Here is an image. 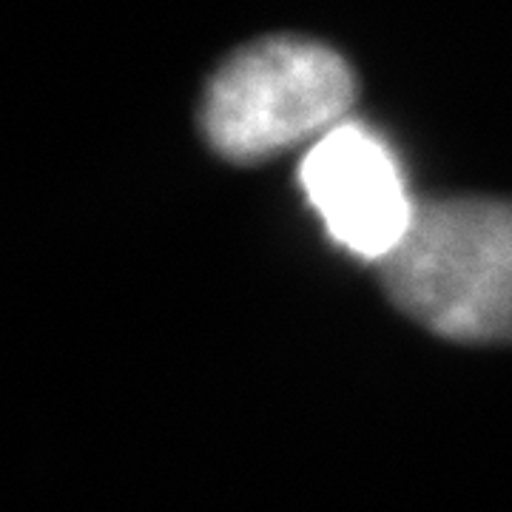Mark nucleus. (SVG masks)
<instances>
[{
	"instance_id": "1",
	"label": "nucleus",
	"mask_w": 512,
	"mask_h": 512,
	"mask_svg": "<svg viewBox=\"0 0 512 512\" xmlns=\"http://www.w3.org/2000/svg\"><path fill=\"white\" fill-rule=\"evenodd\" d=\"M384 291L427 330L456 342H512V202H419Z\"/></svg>"
},
{
	"instance_id": "2",
	"label": "nucleus",
	"mask_w": 512,
	"mask_h": 512,
	"mask_svg": "<svg viewBox=\"0 0 512 512\" xmlns=\"http://www.w3.org/2000/svg\"><path fill=\"white\" fill-rule=\"evenodd\" d=\"M353 94V72L333 49L302 37H265L211 77L202 134L231 163H262L345 123Z\"/></svg>"
},
{
	"instance_id": "3",
	"label": "nucleus",
	"mask_w": 512,
	"mask_h": 512,
	"mask_svg": "<svg viewBox=\"0 0 512 512\" xmlns=\"http://www.w3.org/2000/svg\"><path fill=\"white\" fill-rule=\"evenodd\" d=\"M299 183L330 237L376 265L396 251L416 214L390 148L356 123H339L313 143Z\"/></svg>"
}]
</instances>
